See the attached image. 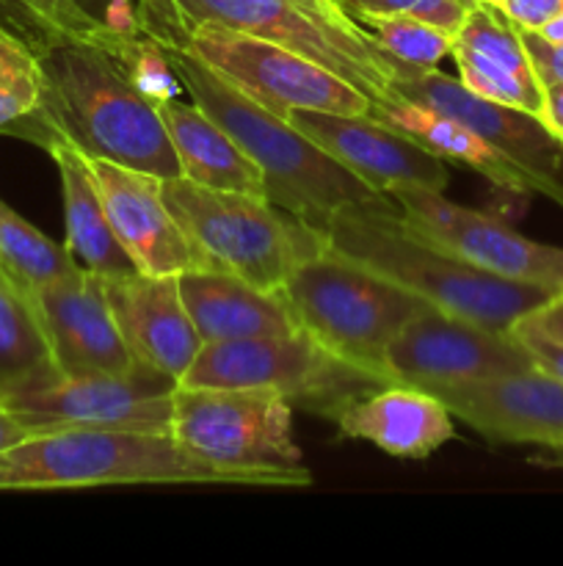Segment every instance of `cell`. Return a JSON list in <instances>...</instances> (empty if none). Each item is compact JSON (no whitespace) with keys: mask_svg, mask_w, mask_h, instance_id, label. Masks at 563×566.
Here are the masks:
<instances>
[{"mask_svg":"<svg viewBox=\"0 0 563 566\" xmlns=\"http://www.w3.org/2000/svg\"><path fill=\"white\" fill-rule=\"evenodd\" d=\"M0 22L6 28L25 39L33 50L47 44L50 39H59V33L44 22L33 0H0Z\"/></svg>","mask_w":563,"mask_h":566,"instance_id":"31","label":"cell"},{"mask_svg":"<svg viewBox=\"0 0 563 566\" xmlns=\"http://www.w3.org/2000/svg\"><path fill=\"white\" fill-rule=\"evenodd\" d=\"M408 17L428 22V25L450 33V36H458V31H461L469 17V6H464L461 0H419L408 11Z\"/></svg>","mask_w":563,"mask_h":566,"instance_id":"35","label":"cell"},{"mask_svg":"<svg viewBox=\"0 0 563 566\" xmlns=\"http://www.w3.org/2000/svg\"><path fill=\"white\" fill-rule=\"evenodd\" d=\"M323 238L326 247L384 276L425 307L497 332H511L519 318L557 296L546 287L475 269L423 241L403 224L395 199L337 210Z\"/></svg>","mask_w":563,"mask_h":566,"instance_id":"2","label":"cell"},{"mask_svg":"<svg viewBox=\"0 0 563 566\" xmlns=\"http://www.w3.org/2000/svg\"><path fill=\"white\" fill-rule=\"evenodd\" d=\"M42 64L31 44L0 22V133H11L39 108Z\"/></svg>","mask_w":563,"mask_h":566,"instance_id":"28","label":"cell"},{"mask_svg":"<svg viewBox=\"0 0 563 566\" xmlns=\"http://www.w3.org/2000/svg\"><path fill=\"white\" fill-rule=\"evenodd\" d=\"M541 122L546 130L557 138L563 147V83H552L544 86V111H541Z\"/></svg>","mask_w":563,"mask_h":566,"instance_id":"38","label":"cell"},{"mask_svg":"<svg viewBox=\"0 0 563 566\" xmlns=\"http://www.w3.org/2000/svg\"><path fill=\"white\" fill-rule=\"evenodd\" d=\"M417 3L419 0H359L348 17L359 22L362 17H373V14H408Z\"/></svg>","mask_w":563,"mask_h":566,"instance_id":"39","label":"cell"},{"mask_svg":"<svg viewBox=\"0 0 563 566\" xmlns=\"http://www.w3.org/2000/svg\"><path fill=\"white\" fill-rule=\"evenodd\" d=\"M370 116L379 119L381 125L403 133L412 142H417L428 153L439 155L442 160H453V164H461L467 169L478 171L480 177L506 188V191L524 193V197H530V193L546 197L544 186L533 175L519 169L506 155L497 153L491 144H486L478 133L469 130L467 125H461L453 116L442 114V111L428 108V105L417 103V99L392 94L390 99L370 105Z\"/></svg>","mask_w":563,"mask_h":566,"instance_id":"22","label":"cell"},{"mask_svg":"<svg viewBox=\"0 0 563 566\" xmlns=\"http://www.w3.org/2000/svg\"><path fill=\"white\" fill-rule=\"evenodd\" d=\"M160 188L199 269L230 271L265 291H282L290 271L326 247L323 232L259 193L199 186L188 177H166Z\"/></svg>","mask_w":563,"mask_h":566,"instance_id":"5","label":"cell"},{"mask_svg":"<svg viewBox=\"0 0 563 566\" xmlns=\"http://www.w3.org/2000/svg\"><path fill=\"white\" fill-rule=\"evenodd\" d=\"M59 36H141L136 0H33Z\"/></svg>","mask_w":563,"mask_h":566,"instance_id":"29","label":"cell"},{"mask_svg":"<svg viewBox=\"0 0 563 566\" xmlns=\"http://www.w3.org/2000/svg\"><path fill=\"white\" fill-rule=\"evenodd\" d=\"M461 3H464V6H469V9H472V6H478L480 0H461Z\"/></svg>","mask_w":563,"mask_h":566,"instance_id":"45","label":"cell"},{"mask_svg":"<svg viewBox=\"0 0 563 566\" xmlns=\"http://www.w3.org/2000/svg\"><path fill=\"white\" fill-rule=\"evenodd\" d=\"M116 238L141 274L166 276L199 269V258L174 216L169 213L160 177L105 158H86Z\"/></svg>","mask_w":563,"mask_h":566,"instance_id":"18","label":"cell"},{"mask_svg":"<svg viewBox=\"0 0 563 566\" xmlns=\"http://www.w3.org/2000/svg\"><path fill=\"white\" fill-rule=\"evenodd\" d=\"M28 296L42 321L61 379L121 374L138 365L116 326L105 296V276L77 269Z\"/></svg>","mask_w":563,"mask_h":566,"instance_id":"15","label":"cell"},{"mask_svg":"<svg viewBox=\"0 0 563 566\" xmlns=\"http://www.w3.org/2000/svg\"><path fill=\"white\" fill-rule=\"evenodd\" d=\"M285 119L381 193L397 182H412L434 191H445L450 182L447 160L428 153L403 133L381 125L370 114L296 108Z\"/></svg>","mask_w":563,"mask_h":566,"instance_id":"17","label":"cell"},{"mask_svg":"<svg viewBox=\"0 0 563 566\" xmlns=\"http://www.w3.org/2000/svg\"><path fill=\"white\" fill-rule=\"evenodd\" d=\"M557 296H563V293H557Z\"/></svg>","mask_w":563,"mask_h":566,"instance_id":"48","label":"cell"},{"mask_svg":"<svg viewBox=\"0 0 563 566\" xmlns=\"http://www.w3.org/2000/svg\"><path fill=\"white\" fill-rule=\"evenodd\" d=\"M450 59L456 61L458 81L469 88V92L480 94V97L491 99V103L511 105V108L524 111L541 119L544 111V86L535 75H519V72L506 70V66L495 64V61L484 59V55L472 53L453 44Z\"/></svg>","mask_w":563,"mask_h":566,"instance_id":"30","label":"cell"},{"mask_svg":"<svg viewBox=\"0 0 563 566\" xmlns=\"http://www.w3.org/2000/svg\"><path fill=\"white\" fill-rule=\"evenodd\" d=\"M434 396L489 442L563 448V381L541 368L445 387Z\"/></svg>","mask_w":563,"mask_h":566,"instance_id":"16","label":"cell"},{"mask_svg":"<svg viewBox=\"0 0 563 566\" xmlns=\"http://www.w3.org/2000/svg\"><path fill=\"white\" fill-rule=\"evenodd\" d=\"M141 36H59L42 44L39 108L9 136L28 138L44 153L64 142L86 158L114 160L160 180L182 177L155 97L132 72L130 50Z\"/></svg>","mask_w":563,"mask_h":566,"instance_id":"1","label":"cell"},{"mask_svg":"<svg viewBox=\"0 0 563 566\" xmlns=\"http://www.w3.org/2000/svg\"><path fill=\"white\" fill-rule=\"evenodd\" d=\"M169 434L202 462L248 473L263 486L312 484L293 434V403L276 392L177 385Z\"/></svg>","mask_w":563,"mask_h":566,"instance_id":"7","label":"cell"},{"mask_svg":"<svg viewBox=\"0 0 563 566\" xmlns=\"http://www.w3.org/2000/svg\"><path fill=\"white\" fill-rule=\"evenodd\" d=\"M533 462L541 464V468H561L563 470V448L561 451H546L544 457H535Z\"/></svg>","mask_w":563,"mask_h":566,"instance_id":"42","label":"cell"},{"mask_svg":"<svg viewBox=\"0 0 563 566\" xmlns=\"http://www.w3.org/2000/svg\"><path fill=\"white\" fill-rule=\"evenodd\" d=\"M359 25L368 28L375 44L390 55L395 75L406 70H436L442 59L453 53V42H456L450 33L408 14L362 17Z\"/></svg>","mask_w":563,"mask_h":566,"instance_id":"27","label":"cell"},{"mask_svg":"<svg viewBox=\"0 0 563 566\" xmlns=\"http://www.w3.org/2000/svg\"><path fill=\"white\" fill-rule=\"evenodd\" d=\"M50 158L59 166L61 197H64V219H66V241L64 247L75 258L81 269L94 271L99 276H125L136 274V263L125 247L116 238L110 227L108 213L103 208L92 175L86 169V160L70 144L59 142L47 149Z\"/></svg>","mask_w":563,"mask_h":566,"instance_id":"24","label":"cell"},{"mask_svg":"<svg viewBox=\"0 0 563 566\" xmlns=\"http://www.w3.org/2000/svg\"><path fill=\"white\" fill-rule=\"evenodd\" d=\"M535 33H539V36H544L546 42H563V11L555 17V20H550L544 28H541V31H535Z\"/></svg>","mask_w":563,"mask_h":566,"instance_id":"41","label":"cell"},{"mask_svg":"<svg viewBox=\"0 0 563 566\" xmlns=\"http://www.w3.org/2000/svg\"><path fill=\"white\" fill-rule=\"evenodd\" d=\"M25 437H31V431H28L25 426H22V420L0 401V451L17 446V442L25 440Z\"/></svg>","mask_w":563,"mask_h":566,"instance_id":"40","label":"cell"},{"mask_svg":"<svg viewBox=\"0 0 563 566\" xmlns=\"http://www.w3.org/2000/svg\"><path fill=\"white\" fill-rule=\"evenodd\" d=\"M182 92L208 111L263 175V197L312 230H326L331 216L348 205L386 202V193L331 158L312 138L282 116L248 99L180 44H163Z\"/></svg>","mask_w":563,"mask_h":566,"instance_id":"3","label":"cell"},{"mask_svg":"<svg viewBox=\"0 0 563 566\" xmlns=\"http://www.w3.org/2000/svg\"><path fill=\"white\" fill-rule=\"evenodd\" d=\"M155 105L180 160L182 177L199 186L263 197V175L254 160L208 111L196 103H182L180 97L155 99Z\"/></svg>","mask_w":563,"mask_h":566,"instance_id":"23","label":"cell"},{"mask_svg":"<svg viewBox=\"0 0 563 566\" xmlns=\"http://www.w3.org/2000/svg\"><path fill=\"white\" fill-rule=\"evenodd\" d=\"M177 379L138 363L121 374L59 379L3 401L31 434L47 431H141L169 434Z\"/></svg>","mask_w":563,"mask_h":566,"instance_id":"12","label":"cell"},{"mask_svg":"<svg viewBox=\"0 0 563 566\" xmlns=\"http://www.w3.org/2000/svg\"><path fill=\"white\" fill-rule=\"evenodd\" d=\"M119 484L263 486L254 475L202 462L171 434L64 429L31 434L0 451V492Z\"/></svg>","mask_w":563,"mask_h":566,"instance_id":"4","label":"cell"},{"mask_svg":"<svg viewBox=\"0 0 563 566\" xmlns=\"http://www.w3.org/2000/svg\"><path fill=\"white\" fill-rule=\"evenodd\" d=\"M392 94L428 105L453 116L511 164L533 175L544 186L546 199L563 208V147L533 114L491 103L469 92L458 77L436 70H406L392 81Z\"/></svg>","mask_w":563,"mask_h":566,"instance_id":"14","label":"cell"},{"mask_svg":"<svg viewBox=\"0 0 563 566\" xmlns=\"http://www.w3.org/2000/svg\"><path fill=\"white\" fill-rule=\"evenodd\" d=\"M357 3H359V0H340V6H342V11H346V14H351V9Z\"/></svg>","mask_w":563,"mask_h":566,"instance_id":"43","label":"cell"},{"mask_svg":"<svg viewBox=\"0 0 563 566\" xmlns=\"http://www.w3.org/2000/svg\"><path fill=\"white\" fill-rule=\"evenodd\" d=\"M105 296L132 357L180 381L204 343L182 304L177 276L141 271L108 276Z\"/></svg>","mask_w":563,"mask_h":566,"instance_id":"19","label":"cell"},{"mask_svg":"<svg viewBox=\"0 0 563 566\" xmlns=\"http://www.w3.org/2000/svg\"><path fill=\"white\" fill-rule=\"evenodd\" d=\"M480 3H489V6H497V3H500V0H480Z\"/></svg>","mask_w":563,"mask_h":566,"instance_id":"46","label":"cell"},{"mask_svg":"<svg viewBox=\"0 0 563 566\" xmlns=\"http://www.w3.org/2000/svg\"><path fill=\"white\" fill-rule=\"evenodd\" d=\"M513 326H519V329L535 332V335L546 337V340H555V343H561V346H563V296L550 298V302L541 304L539 310H533L530 315L519 318ZM513 326H511V329H513Z\"/></svg>","mask_w":563,"mask_h":566,"instance_id":"37","label":"cell"},{"mask_svg":"<svg viewBox=\"0 0 563 566\" xmlns=\"http://www.w3.org/2000/svg\"><path fill=\"white\" fill-rule=\"evenodd\" d=\"M138 20L147 36L158 39L160 44H182L185 42V28L177 17L171 0H136Z\"/></svg>","mask_w":563,"mask_h":566,"instance_id":"32","label":"cell"},{"mask_svg":"<svg viewBox=\"0 0 563 566\" xmlns=\"http://www.w3.org/2000/svg\"><path fill=\"white\" fill-rule=\"evenodd\" d=\"M497 9L519 31H541L546 22L561 14L563 0H500Z\"/></svg>","mask_w":563,"mask_h":566,"instance_id":"34","label":"cell"},{"mask_svg":"<svg viewBox=\"0 0 563 566\" xmlns=\"http://www.w3.org/2000/svg\"><path fill=\"white\" fill-rule=\"evenodd\" d=\"M177 282L202 343L298 332L282 291H265L219 269H188Z\"/></svg>","mask_w":563,"mask_h":566,"instance_id":"21","label":"cell"},{"mask_svg":"<svg viewBox=\"0 0 563 566\" xmlns=\"http://www.w3.org/2000/svg\"><path fill=\"white\" fill-rule=\"evenodd\" d=\"M331 423L342 437L373 442L395 459H428L456 437L439 396L408 385H384L348 401Z\"/></svg>","mask_w":563,"mask_h":566,"instance_id":"20","label":"cell"},{"mask_svg":"<svg viewBox=\"0 0 563 566\" xmlns=\"http://www.w3.org/2000/svg\"><path fill=\"white\" fill-rule=\"evenodd\" d=\"M320 3H326V0H320ZM326 6H329V3H326ZM329 9H331V6H329ZM337 11V9H334Z\"/></svg>","mask_w":563,"mask_h":566,"instance_id":"47","label":"cell"},{"mask_svg":"<svg viewBox=\"0 0 563 566\" xmlns=\"http://www.w3.org/2000/svg\"><path fill=\"white\" fill-rule=\"evenodd\" d=\"M326 3H329V6H334V9H337V11H342L340 0H326ZM342 14H346V11H342Z\"/></svg>","mask_w":563,"mask_h":566,"instance_id":"44","label":"cell"},{"mask_svg":"<svg viewBox=\"0 0 563 566\" xmlns=\"http://www.w3.org/2000/svg\"><path fill=\"white\" fill-rule=\"evenodd\" d=\"M180 48L196 55L230 86L282 119L296 108L370 114L373 105L368 94L359 92L329 66L304 59L268 39L232 31L215 22H196L188 28V36Z\"/></svg>","mask_w":563,"mask_h":566,"instance_id":"10","label":"cell"},{"mask_svg":"<svg viewBox=\"0 0 563 566\" xmlns=\"http://www.w3.org/2000/svg\"><path fill=\"white\" fill-rule=\"evenodd\" d=\"M331 9H334V6H331Z\"/></svg>","mask_w":563,"mask_h":566,"instance_id":"49","label":"cell"},{"mask_svg":"<svg viewBox=\"0 0 563 566\" xmlns=\"http://www.w3.org/2000/svg\"><path fill=\"white\" fill-rule=\"evenodd\" d=\"M77 269L81 265L75 263L70 249L50 241L42 230L0 199V271L17 287L33 293Z\"/></svg>","mask_w":563,"mask_h":566,"instance_id":"26","label":"cell"},{"mask_svg":"<svg viewBox=\"0 0 563 566\" xmlns=\"http://www.w3.org/2000/svg\"><path fill=\"white\" fill-rule=\"evenodd\" d=\"M522 33L524 50L530 55L535 75H539L541 86H552V83H563V42H546L535 31H519Z\"/></svg>","mask_w":563,"mask_h":566,"instance_id":"33","label":"cell"},{"mask_svg":"<svg viewBox=\"0 0 563 566\" xmlns=\"http://www.w3.org/2000/svg\"><path fill=\"white\" fill-rule=\"evenodd\" d=\"M182 28L215 22L329 66L373 103L392 97L395 66L370 31L320 0H171Z\"/></svg>","mask_w":563,"mask_h":566,"instance_id":"8","label":"cell"},{"mask_svg":"<svg viewBox=\"0 0 563 566\" xmlns=\"http://www.w3.org/2000/svg\"><path fill=\"white\" fill-rule=\"evenodd\" d=\"M282 296L298 329L384 385L386 346L412 315L425 310L406 291L329 247L290 271Z\"/></svg>","mask_w":563,"mask_h":566,"instance_id":"6","label":"cell"},{"mask_svg":"<svg viewBox=\"0 0 563 566\" xmlns=\"http://www.w3.org/2000/svg\"><path fill=\"white\" fill-rule=\"evenodd\" d=\"M177 385L268 390L293 407L334 420L348 401L384 387V381L298 329L290 335L204 343Z\"/></svg>","mask_w":563,"mask_h":566,"instance_id":"9","label":"cell"},{"mask_svg":"<svg viewBox=\"0 0 563 566\" xmlns=\"http://www.w3.org/2000/svg\"><path fill=\"white\" fill-rule=\"evenodd\" d=\"M511 335L517 337L524 348H528V354L533 357L535 368H541L544 374L555 376V379L563 381V346L561 343L546 340V337L535 335V332H528V329H519V326H513Z\"/></svg>","mask_w":563,"mask_h":566,"instance_id":"36","label":"cell"},{"mask_svg":"<svg viewBox=\"0 0 563 566\" xmlns=\"http://www.w3.org/2000/svg\"><path fill=\"white\" fill-rule=\"evenodd\" d=\"M535 368L528 348L511 335L439 310H419L392 337L384 354L386 385L445 390Z\"/></svg>","mask_w":563,"mask_h":566,"instance_id":"13","label":"cell"},{"mask_svg":"<svg viewBox=\"0 0 563 566\" xmlns=\"http://www.w3.org/2000/svg\"><path fill=\"white\" fill-rule=\"evenodd\" d=\"M401 208V219L423 241L456 254L464 263L513 282L563 293V249L524 238L502 219L461 208L434 191L412 182H397L386 191Z\"/></svg>","mask_w":563,"mask_h":566,"instance_id":"11","label":"cell"},{"mask_svg":"<svg viewBox=\"0 0 563 566\" xmlns=\"http://www.w3.org/2000/svg\"><path fill=\"white\" fill-rule=\"evenodd\" d=\"M59 379L31 296L0 271V401L42 390Z\"/></svg>","mask_w":563,"mask_h":566,"instance_id":"25","label":"cell"}]
</instances>
